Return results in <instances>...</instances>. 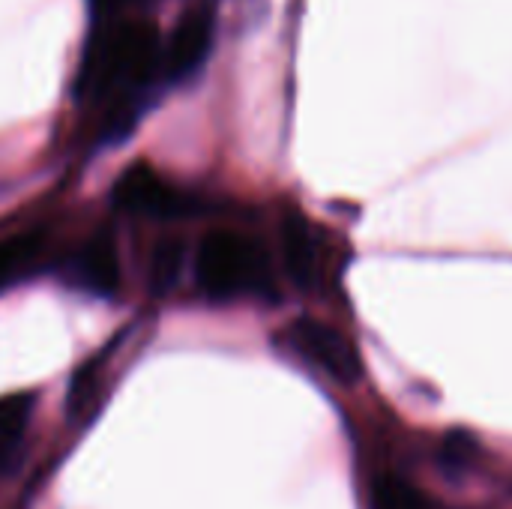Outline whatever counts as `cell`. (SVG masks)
<instances>
[{
    "label": "cell",
    "mask_w": 512,
    "mask_h": 509,
    "mask_svg": "<svg viewBox=\"0 0 512 509\" xmlns=\"http://www.w3.org/2000/svg\"><path fill=\"white\" fill-rule=\"evenodd\" d=\"M114 204L132 216H174L183 207V198L147 165L132 162L114 183Z\"/></svg>",
    "instance_id": "3957f363"
},
{
    "label": "cell",
    "mask_w": 512,
    "mask_h": 509,
    "mask_svg": "<svg viewBox=\"0 0 512 509\" xmlns=\"http://www.w3.org/2000/svg\"><path fill=\"white\" fill-rule=\"evenodd\" d=\"M105 396V378L99 363H87L72 375L69 393H66V414L75 426H87V420L99 411Z\"/></svg>",
    "instance_id": "ba28073f"
},
{
    "label": "cell",
    "mask_w": 512,
    "mask_h": 509,
    "mask_svg": "<svg viewBox=\"0 0 512 509\" xmlns=\"http://www.w3.org/2000/svg\"><path fill=\"white\" fill-rule=\"evenodd\" d=\"M279 240H282V261L291 282L303 291H312L321 279V243L309 219L297 210H288L279 225Z\"/></svg>",
    "instance_id": "5b68a950"
},
{
    "label": "cell",
    "mask_w": 512,
    "mask_h": 509,
    "mask_svg": "<svg viewBox=\"0 0 512 509\" xmlns=\"http://www.w3.org/2000/svg\"><path fill=\"white\" fill-rule=\"evenodd\" d=\"M369 509H438V504L411 480L399 474H381L372 483Z\"/></svg>",
    "instance_id": "9c48e42d"
},
{
    "label": "cell",
    "mask_w": 512,
    "mask_h": 509,
    "mask_svg": "<svg viewBox=\"0 0 512 509\" xmlns=\"http://www.w3.org/2000/svg\"><path fill=\"white\" fill-rule=\"evenodd\" d=\"M183 264H186V249L180 246V240H162L150 258V291L156 297L171 294V288L183 273Z\"/></svg>",
    "instance_id": "30bf717a"
},
{
    "label": "cell",
    "mask_w": 512,
    "mask_h": 509,
    "mask_svg": "<svg viewBox=\"0 0 512 509\" xmlns=\"http://www.w3.org/2000/svg\"><path fill=\"white\" fill-rule=\"evenodd\" d=\"M213 30H216V21L207 6L192 9L180 18V24L174 27L162 51V69L171 81L192 75L207 60L210 45H213Z\"/></svg>",
    "instance_id": "277c9868"
},
{
    "label": "cell",
    "mask_w": 512,
    "mask_h": 509,
    "mask_svg": "<svg viewBox=\"0 0 512 509\" xmlns=\"http://www.w3.org/2000/svg\"><path fill=\"white\" fill-rule=\"evenodd\" d=\"M33 405V393H12L0 399V474H9L18 465Z\"/></svg>",
    "instance_id": "52a82bcc"
},
{
    "label": "cell",
    "mask_w": 512,
    "mask_h": 509,
    "mask_svg": "<svg viewBox=\"0 0 512 509\" xmlns=\"http://www.w3.org/2000/svg\"><path fill=\"white\" fill-rule=\"evenodd\" d=\"M75 285H81L84 291L96 294V297H114L120 288V258H117V246L114 237L108 231L93 234L75 255V267H72Z\"/></svg>",
    "instance_id": "8992f818"
},
{
    "label": "cell",
    "mask_w": 512,
    "mask_h": 509,
    "mask_svg": "<svg viewBox=\"0 0 512 509\" xmlns=\"http://www.w3.org/2000/svg\"><path fill=\"white\" fill-rule=\"evenodd\" d=\"M285 339L303 360H309L327 378H333L345 387H351L363 378V360H360L354 342L345 333H339L336 327L315 321V318H297L285 330Z\"/></svg>",
    "instance_id": "7a4b0ae2"
},
{
    "label": "cell",
    "mask_w": 512,
    "mask_h": 509,
    "mask_svg": "<svg viewBox=\"0 0 512 509\" xmlns=\"http://www.w3.org/2000/svg\"><path fill=\"white\" fill-rule=\"evenodd\" d=\"M39 246H42V234H21L12 240H3L0 243V282H6L27 261H33Z\"/></svg>",
    "instance_id": "8fae6325"
},
{
    "label": "cell",
    "mask_w": 512,
    "mask_h": 509,
    "mask_svg": "<svg viewBox=\"0 0 512 509\" xmlns=\"http://www.w3.org/2000/svg\"><path fill=\"white\" fill-rule=\"evenodd\" d=\"M195 276L204 294L216 300L273 291L267 252L255 240H246L234 231H213L201 240Z\"/></svg>",
    "instance_id": "6da1fadb"
},
{
    "label": "cell",
    "mask_w": 512,
    "mask_h": 509,
    "mask_svg": "<svg viewBox=\"0 0 512 509\" xmlns=\"http://www.w3.org/2000/svg\"><path fill=\"white\" fill-rule=\"evenodd\" d=\"M90 3H93V9H96V12H108V9H114L120 0H90Z\"/></svg>",
    "instance_id": "7c38bea8"
}]
</instances>
